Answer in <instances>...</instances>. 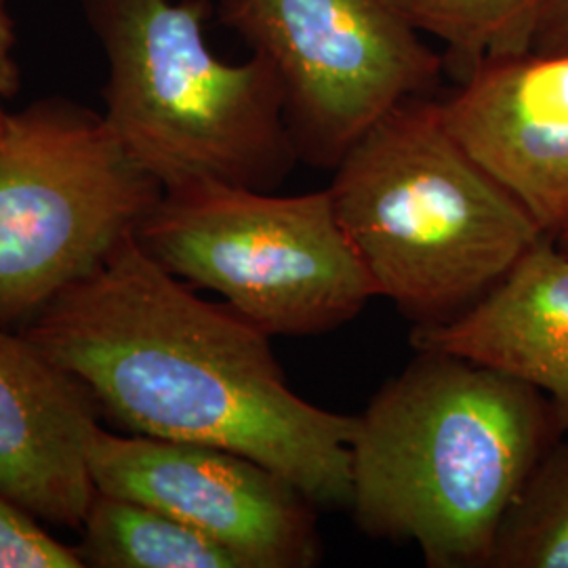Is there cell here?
<instances>
[{"instance_id": "cell-10", "label": "cell", "mask_w": 568, "mask_h": 568, "mask_svg": "<svg viewBox=\"0 0 568 568\" xmlns=\"http://www.w3.org/2000/svg\"><path fill=\"white\" fill-rule=\"evenodd\" d=\"M98 427L81 382L0 325V495L42 525L81 530L95 497L87 448Z\"/></svg>"}, {"instance_id": "cell-13", "label": "cell", "mask_w": 568, "mask_h": 568, "mask_svg": "<svg viewBox=\"0 0 568 568\" xmlns=\"http://www.w3.org/2000/svg\"><path fill=\"white\" fill-rule=\"evenodd\" d=\"M422 34L445 44V68L457 79L493 58L523 55L549 0H396Z\"/></svg>"}, {"instance_id": "cell-14", "label": "cell", "mask_w": 568, "mask_h": 568, "mask_svg": "<svg viewBox=\"0 0 568 568\" xmlns=\"http://www.w3.org/2000/svg\"><path fill=\"white\" fill-rule=\"evenodd\" d=\"M490 568H568V440L549 445L514 497Z\"/></svg>"}, {"instance_id": "cell-3", "label": "cell", "mask_w": 568, "mask_h": 568, "mask_svg": "<svg viewBox=\"0 0 568 568\" xmlns=\"http://www.w3.org/2000/svg\"><path fill=\"white\" fill-rule=\"evenodd\" d=\"M328 192L375 297L417 326L466 312L546 234L429 95L375 122L337 163Z\"/></svg>"}, {"instance_id": "cell-1", "label": "cell", "mask_w": 568, "mask_h": 568, "mask_svg": "<svg viewBox=\"0 0 568 568\" xmlns=\"http://www.w3.org/2000/svg\"><path fill=\"white\" fill-rule=\"evenodd\" d=\"M21 333L124 432L225 448L281 474L316 506L349 504L358 417L302 398L267 333L201 300L135 236Z\"/></svg>"}, {"instance_id": "cell-12", "label": "cell", "mask_w": 568, "mask_h": 568, "mask_svg": "<svg viewBox=\"0 0 568 568\" xmlns=\"http://www.w3.org/2000/svg\"><path fill=\"white\" fill-rule=\"evenodd\" d=\"M82 567L243 568L241 560L182 520L116 495L95 490L82 523Z\"/></svg>"}, {"instance_id": "cell-16", "label": "cell", "mask_w": 568, "mask_h": 568, "mask_svg": "<svg viewBox=\"0 0 568 568\" xmlns=\"http://www.w3.org/2000/svg\"><path fill=\"white\" fill-rule=\"evenodd\" d=\"M13 49H16V28L4 0H0V129L9 114L4 102L11 100L20 89V68L13 55Z\"/></svg>"}, {"instance_id": "cell-2", "label": "cell", "mask_w": 568, "mask_h": 568, "mask_svg": "<svg viewBox=\"0 0 568 568\" xmlns=\"http://www.w3.org/2000/svg\"><path fill=\"white\" fill-rule=\"evenodd\" d=\"M556 432L537 389L419 349L358 415L347 508L368 535L413 544L427 567H488L504 516Z\"/></svg>"}, {"instance_id": "cell-8", "label": "cell", "mask_w": 568, "mask_h": 568, "mask_svg": "<svg viewBox=\"0 0 568 568\" xmlns=\"http://www.w3.org/2000/svg\"><path fill=\"white\" fill-rule=\"evenodd\" d=\"M87 466L95 490L161 509L232 551L243 568H310L321 560L316 504L244 455L100 426Z\"/></svg>"}, {"instance_id": "cell-9", "label": "cell", "mask_w": 568, "mask_h": 568, "mask_svg": "<svg viewBox=\"0 0 568 568\" xmlns=\"http://www.w3.org/2000/svg\"><path fill=\"white\" fill-rule=\"evenodd\" d=\"M443 102L455 138L556 236L568 225V53L485 60Z\"/></svg>"}, {"instance_id": "cell-17", "label": "cell", "mask_w": 568, "mask_h": 568, "mask_svg": "<svg viewBox=\"0 0 568 568\" xmlns=\"http://www.w3.org/2000/svg\"><path fill=\"white\" fill-rule=\"evenodd\" d=\"M537 53H568V0H549L535 41Z\"/></svg>"}, {"instance_id": "cell-6", "label": "cell", "mask_w": 568, "mask_h": 568, "mask_svg": "<svg viewBox=\"0 0 568 568\" xmlns=\"http://www.w3.org/2000/svg\"><path fill=\"white\" fill-rule=\"evenodd\" d=\"M163 185L103 114L42 100L0 129V325L23 331L135 236Z\"/></svg>"}, {"instance_id": "cell-15", "label": "cell", "mask_w": 568, "mask_h": 568, "mask_svg": "<svg viewBox=\"0 0 568 568\" xmlns=\"http://www.w3.org/2000/svg\"><path fill=\"white\" fill-rule=\"evenodd\" d=\"M77 549L51 537L39 518L0 495V568H81Z\"/></svg>"}, {"instance_id": "cell-4", "label": "cell", "mask_w": 568, "mask_h": 568, "mask_svg": "<svg viewBox=\"0 0 568 568\" xmlns=\"http://www.w3.org/2000/svg\"><path fill=\"white\" fill-rule=\"evenodd\" d=\"M108 58L112 135L164 190L217 182L274 192L300 161L281 81L253 53L206 44L211 0H82Z\"/></svg>"}, {"instance_id": "cell-5", "label": "cell", "mask_w": 568, "mask_h": 568, "mask_svg": "<svg viewBox=\"0 0 568 568\" xmlns=\"http://www.w3.org/2000/svg\"><path fill=\"white\" fill-rule=\"evenodd\" d=\"M135 239L166 272L215 291L270 337L333 331L375 297L328 187L278 196L187 183L164 190Z\"/></svg>"}, {"instance_id": "cell-11", "label": "cell", "mask_w": 568, "mask_h": 568, "mask_svg": "<svg viewBox=\"0 0 568 568\" xmlns=\"http://www.w3.org/2000/svg\"><path fill=\"white\" fill-rule=\"evenodd\" d=\"M410 339L537 389L568 429V251L554 236L544 234L466 312L417 326Z\"/></svg>"}, {"instance_id": "cell-7", "label": "cell", "mask_w": 568, "mask_h": 568, "mask_svg": "<svg viewBox=\"0 0 568 568\" xmlns=\"http://www.w3.org/2000/svg\"><path fill=\"white\" fill-rule=\"evenodd\" d=\"M276 72L300 159L335 169L398 103L432 95L445 55L396 0H215Z\"/></svg>"}, {"instance_id": "cell-18", "label": "cell", "mask_w": 568, "mask_h": 568, "mask_svg": "<svg viewBox=\"0 0 568 568\" xmlns=\"http://www.w3.org/2000/svg\"><path fill=\"white\" fill-rule=\"evenodd\" d=\"M554 239H556V243L560 244V246H565L568 251V225L567 227H562Z\"/></svg>"}]
</instances>
